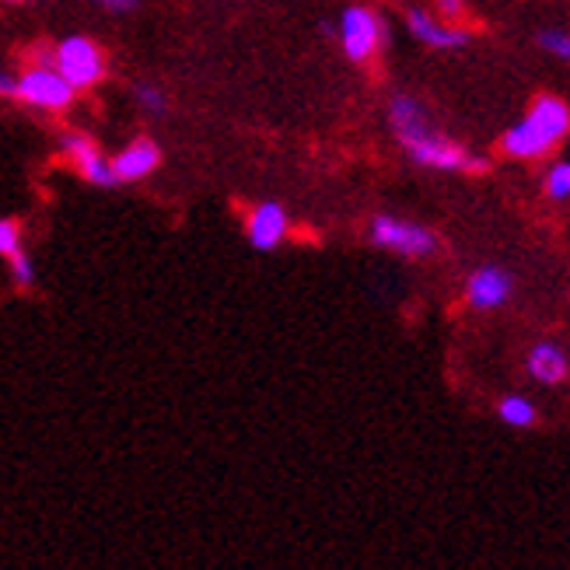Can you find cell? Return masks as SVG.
<instances>
[{
  "instance_id": "5",
  "label": "cell",
  "mask_w": 570,
  "mask_h": 570,
  "mask_svg": "<svg viewBox=\"0 0 570 570\" xmlns=\"http://www.w3.org/2000/svg\"><path fill=\"white\" fill-rule=\"evenodd\" d=\"M371 242H375L379 249L400 253L406 259H424V256L438 253V235L428 232L424 225L403 220V217H375L371 220Z\"/></svg>"
},
{
  "instance_id": "10",
  "label": "cell",
  "mask_w": 570,
  "mask_h": 570,
  "mask_svg": "<svg viewBox=\"0 0 570 570\" xmlns=\"http://www.w3.org/2000/svg\"><path fill=\"white\" fill-rule=\"evenodd\" d=\"M511 274H504L501 266H483L476 269L473 277H469L465 284V302L473 305V308H501L508 305V297H511Z\"/></svg>"
},
{
  "instance_id": "13",
  "label": "cell",
  "mask_w": 570,
  "mask_h": 570,
  "mask_svg": "<svg viewBox=\"0 0 570 570\" xmlns=\"http://www.w3.org/2000/svg\"><path fill=\"white\" fill-rule=\"evenodd\" d=\"M498 413H501L504 424H511V428H532L535 424V406L525 400V395H508Z\"/></svg>"
},
{
  "instance_id": "19",
  "label": "cell",
  "mask_w": 570,
  "mask_h": 570,
  "mask_svg": "<svg viewBox=\"0 0 570 570\" xmlns=\"http://www.w3.org/2000/svg\"><path fill=\"white\" fill-rule=\"evenodd\" d=\"M434 4H438V11L449 18V21H455V18L465 14V0H434Z\"/></svg>"
},
{
  "instance_id": "18",
  "label": "cell",
  "mask_w": 570,
  "mask_h": 570,
  "mask_svg": "<svg viewBox=\"0 0 570 570\" xmlns=\"http://www.w3.org/2000/svg\"><path fill=\"white\" fill-rule=\"evenodd\" d=\"M137 102H140L147 112H161V109H165V95H161V88H155V85H140V88H137Z\"/></svg>"
},
{
  "instance_id": "17",
  "label": "cell",
  "mask_w": 570,
  "mask_h": 570,
  "mask_svg": "<svg viewBox=\"0 0 570 570\" xmlns=\"http://www.w3.org/2000/svg\"><path fill=\"white\" fill-rule=\"evenodd\" d=\"M539 46L547 49V53L560 57V60H570V32H560V29H550L539 36Z\"/></svg>"
},
{
  "instance_id": "9",
  "label": "cell",
  "mask_w": 570,
  "mask_h": 570,
  "mask_svg": "<svg viewBox=\"0 0 570 570\" xmlns=\"http://www.w3.org/2000/svg\"><path fill=\"white\" fill-rule=\"evenodd\" d=\"M109 165H112L116 183H140V179H147L161 165V151H158L155 140L137 137L134 144L122 147V151Z\"/></svg>"
},
{
  "instance_id": "8",
  "label": "cell",
  "mask_w": 570,
  "mask_h": 570,
  "mask_svg": "<svg viewBox=\"0 0 570 570\" xmlns=\"http://www.w3.org/2000/svg\"><path fill=\"white\" fill-rule=\"evenodd\" d=\"M287 210L274 200H266L259 207H253L249 220H245V238H249L253 249L259 253H269V249H277V245L287 238Z\"/></svg>"
},
{
  "instance_id": "20",
  "label": "cell",
  "mask_w": 570,
  "mask_h": 570,
  "mask_svg": "<svg viewBox=\"0 0 570 570\" xmlns=\"http://www.w3.org/2000/svg\"><path fill=\"white\" fill-rule=\"evenodd\" d=\"M102 8H109V11H130L137 0H98Z\"/></svg>"
},
{
  "instance_id": "15",
  "label": "cell",
  "mask_w": 570,
  "mask_h": 570,
  "mask_svg": "<svg viewBox=\"0 0 570 570\" xmlns=\"http://www.w3.org/2000/svg\"><path fill=\"white\" fill-rule=\"evenodd\" d=\"M8 263H11V281L21 291H29L36 284V263H32V256L24 253V249H18L14 256H8Z\"/></svg>"
},
{
  "instance_id": "14",
  "label": "cell",
  "mask_w": 570,
  "mask_h": 570,
  "mask_svg": "<svg viewBox=\"0 0 570 570\" xmlns=\"http://www.w3.org/2000/svg\"><path fill=\"white\" fill-rule=\"evenodd\" d=\"M542 189H547L550 200H567V196H570V161L553 165L547 183H542Z\"/></svg>"
},
{
  "instance_id": "1",
  "label": "cell",
  "mask_w": 570,
  "mask_h": 570,
  "mask_svg": "<svg viewBox=\"0 0 570 570\" xmlns=\"http://www.w3.org/2000/svg\"><path fill=\"white\" fill-rule=\"evenodd\" d=\"M389 119H392L395 137H400V144L406 147V155L416 165L438 168V171H469V176H483V171H490L487 158L469 155L462 144L438 134L428 122V109L420 106L416 98L395 95L389 102Z\"/></svg>"
},
{
  "instance_id": "2",
  "label": "cell",
  "mask_w": 570,
  "mask_h": 570,
  "mask_svg": "<svg viewBox=\"0 0 570 570\" xmlns=\"http://www.w3.org/2000/svg\"><path fill=\"white\" fill-rule=\"evenodd\" d=\"M570 134V106L557 95H539L529 116L501 137V151L518 161L547 158L553 147Z\"/></svg>"
},
{
  "instance_id": "11",
  "label": "cell",
  "mask_w": 570,
  "mask_h": 570,
  "mask_svg": "<svg viewBox=\"0 0 570 570\" xmlns=\"http://www.w3.org/2000/svg\"><path fill=\"white\" fill-rule=\"evenodd\" d=\"M406 24H410L413 39H420V42L431 46V49H459V46L469 42V32L465 29H459V24H449V21H438L434 14L420 11V8H413L406 14Z\"/></svg>"
},
{
  "instance_id": "16",
  "label": "cell",
  "mask_w": 570,
  "mask_h": 570,
  "mask_svg": "<svg viewBox=\"0 0 570 570\" xmlns=\"http://www.w3.org/2000/svg\"><path fill=\"white\" fill-rule=\"evenodd\" d=\"M21 249V225L18 220H11V217H4L0 220V256H14Z\"/></svg>"
},
{
  "instance_id": "7",
  "label": "cell",
  "mask_w": 570,
  "mask_h": 570,
  "mask_svg": "<svg viewBox=\"0 0 570 570\" xmlns=\"http://www.w3.org/2000/svg\"><path fill=\"white\" fill-rule=\"evenodd\" d=\"M63 155L70 158V165L78 168V176L91 186H116L112 165L102 158V151L95 147L91 137L85 134H67L63 137Z\"/></svg>"
},
{
  "instance_id": "21",
  "label": "cell",
  "mask_w": 570,
  "mask_h": 570,
  "mask_svg": "<svg viewBox=\"0 0 570 570\" xmlns=\"http://www.w3.org/2000/svg\"><path fill=\"white\" fill-rule=\"evenodd\" d=\"M0 95H14V78H8L4 70H0Z\"/></svg>"
},
{
  "instance_id": "22",
  "label": "cell",
  "mask_w": 570,
  "mask_h": 570,
  "mask_svg": "<svg viewBox=\"0 0 570 570\" xmlns=\"http://www.w3.org/2000/svg\"><path fill=\"white\" fill-rule=\"evenodd\" d=\"M4 4H32V0H4Z\"/></svg>"
},
{
  "instance_id": "4",
  "label": "cell",
  "mask_w": 570,
  "mask_h": 570,
  "mask_svg": "<svg viewBox=\"0 0 570 570\" xmlns=\"http://www.w3.org/2000/svg\"><path fill=\"white\" fill-rule=\"evenodd\" d=\"M53 67L63 73V81L70 88H95L98 81L106 78V53L98 49L91 39H63L57 49H53Z\"/></svg>"
},
{
  "instance_id": "12",
  "label": "cell",
  "mask_w": 570,
  "mask_h": 570,
  "mask_svg": "<svg viewBox=\"0 0 570 570\" xmlns=\"http://www.w3.org/2000/svg\"><path fill=\"white\" fill-rule=\"evenodd\" d=\"M567 371H570V361L567 354L560 351L557 343H539L532 346V354H529V375L542 385H560L567 379Z\"/></svg>"
},
{
  "instance_id": "3",
  "label": "cell",
  "mask_w": 570,
  "mask_h": 570,
  "mask_svg": "<svg viewBox=\"0 0 570 570\" xmlns=\"http://www.w3.org/2000/svg\"><path fill=\"white\" fill-rule=\"evenodd\" d=\"M73 95H78V88H70L63 81V73L57 67H29L21 73V78L14 81V98L32 109H46V112H63L70 109Z\"/></svg>"
},
{
  "instance_id": "6",
  "label": "cell",
  "mask_w": 570,
  "mask_h": 570,
  "mask_svg": "<svg viewBox=\"0 0 570 570\" xmlns=\"http://www.w3.org/2000/svg\"><path fill=\"white\" fill-rule=\"evenodd\" d=\"M340 42H343V53L354 63H367L385 42V24L375 11L346 8L340 18Z\"/></svg>"
}]
</instances>
